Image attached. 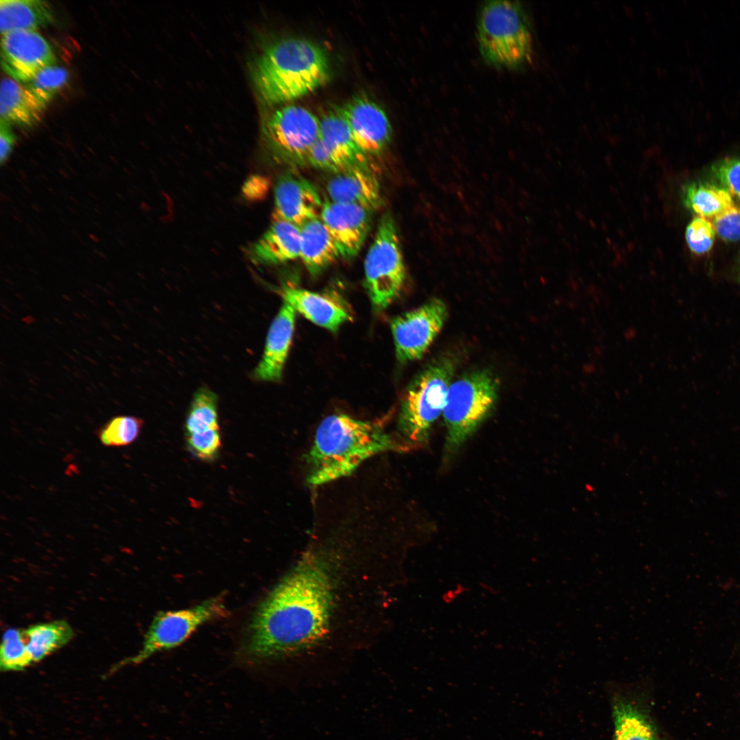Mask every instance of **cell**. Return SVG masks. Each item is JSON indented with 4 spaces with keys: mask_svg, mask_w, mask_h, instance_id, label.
Instances as JSON below:
<instances>
[{
    "mask_svg": "<svg viewBox=\"0 0 740 740\" xmlns=\"http://www.w3.org/2000/svg\"><path fill=\"white\" fill-rule=\"evenodd\" d=\"M397 565L340 543L312 544L259 604L245 631L248 662L308 663L384 615Z\"/></svg>",
    "mask_w": 740,
    "mask_h": 740,
    "instance_id": "cell-1",
    "label": "cell"
},
{
    "mask_svg": "<svg viewBox=\"0 0 740 740\" xmlns=\"http://www.w3.org/2000/svg\"><path fill=\"white\" fill-rule=\"evenodd\" d=\"M405 449L378 425L343 414L329 415L317 427L306 456L307 482L319 486L333 482L374 455Z\"/></svg>",
    "mask_w": 740,
    "mask_h": 740,
    "instance_id": "cell-2",
    "label": "cell"
},
{
    "mask_svg": "<svg viewBox=\"0 0 740 740\" xmlns=\"http://www.w3.org/2000/svg\"><path fill=\"white\" fill-rule=\"evenodd\" d=\"M330 75L325 51L301 38H288L271 44L258 56L253 69L259 95L271 105L314 92L328 81Z\"/></svg>",
    "mask_w": 740,
    "mask_h": 740,
    "instance_id": "cell-3",
    "label": "cell"
},
{
    "mask_svg": "<svg viewBox=\"0 0 740 740\" xmlns=\"http://www.w3.org/2000/svg\"><path fill=\"white\" fill-rule=\"evenodd\" d=\"M476 33L480 53L489 65L516 69L531 60V32L519 1H485L479 10Z\"/></svg>",
    "mask_w": 740,
    "mask_h": 740,
    "instance_id": "cell-4",
    "label": "cell"
},
{
    "mask_svg": "<svg viewBox=\"0 0 740 740\" xmlns=\"http://www.w3.org/2000/svg\"><path fill=\"white\" fill-rule=\"evenodd\" d=\"M498 382L486 369L466 373L452 382L443 410L447 428L445 455H454L495 406Z\"/></svg>",
    "mask_w": 740,
    "mask_h": 740,
    "instance_id": "cell-5",
    "label": "cell"
},
{
    "mask_svg": "<svg viewBox=\"0 0 740 740\" xmlns=\"http://www.w3.org/2000/svg\"><path fill=\"white\" fill-rule=\"evenodd\" d=\"M455 369L449 357L434 360L408 385L401 403L398 428L408 444H421L443 413Z\"/></svg>",
    "mask_w": 740,
    "mask_h": 740,
    "instance_id": "cell-6",
    "label": "cell"
},
{
    "mask_svg": "<svg viewBox=\"0 0 740 740\" xmlns=\"http://www.w3.org/2000/svg\"><path fill=\"white\" fill-rule=\"evenodd\" d=\"M365 280L374 309H386L399 295L406 269L396 225L391 214H384L366 255Z\"/></svg>",
    "mask_w": 740,
    "mask_h": 740,
    "instance_id": "cell-7",
    "label": "cell"
},
{
    "mask_svg": "<svg viewBox=\"0 0 740 740\" xmlns=\"http://www.w3.org/2000/svg\"><path fill=\"white\" fill-rule=\"evenodd\" d=\"M263 141L270 158L288 166L307 164L309 151L320 136V119L297 105L282 106L264 122Z\"/></svg>",
    "mask_w": 740,
    "mask_h": 740,
    "instance_id": "cell-8",
    "label": "cell"
},
{
    "mask_svg": "<svg viewBox=\"0 0 740 740\" xmlns=\"http://www.w3.org/2000/svg\"><path fill=\"white\" fill-rule=\"evenodd\" d=\"M227 614L223 600L219 596L190 608L160 612L151 621L138 654L123 660L119 665L140 663L157 652L174 648L202 625Z\"/></svg>",
    "mask_w": 740,
    "mask_h": 740,
    "instance_id": "cell-9",
    "label": "cell"
},
{
    "mask_svg": "<svg viewBox=\"0 0 740 740\" xmlns=\"http://www.w3.org/2000/svg\"><path fill=\"white\" fill-rule=\"evenodd\" d=\"M447 317L445 302L432 298L393 318L391 328L398 361L406 363L421 358L442 330Z\"/></svg>",
    "mask_w": 740,
    "mask_h": 740,
    "instance_id": "cell-10",
    "label": "cell"
},
{
    "mask_svg": "<svg viewBox=\"0 0 740 740\" xmlns=\"http://www.w3.org/2000/svg\"><path fill=\"white\" fill-rule=\"evenodd\" d=\"M56 62L48 41L34 30H14L2 35L1 64L15 81L27 84L45 67Z\"/></svg>",
    "mask_w": 740,
    "mask_h": 740,
    "instance_id": "cell-11",
    "label": "cell"
},
{
    "mask_svg": "<svg viewBox=\"0 0 740 740\" xmlns=\"http://www.w3.org/2000/svg\"><path fill=\"white\" fill-rule=\"evenodd\" d=\"M338 108L360 149L368 156L380 154L392 135L384 110L375 101L363 97L354 99Z\"/></svg>",
    "mask_w": 740,
    "mask_h": 740,
    "instance_id": "cell-12",
    "label": "cell"
},
{
    "mask_svg": "<svg viewBox=\"0 0 740 740\" xmlns=\"http://www.w3.org/2000/svg\"><path fill=\"white\" fill-rule=\"evenodd\" d=\"M323 204L312 182L302 176L286 172L279 177L275 185L273 219L300 227L320 217Z\"/></svg>",
    "mask_w": 740,
    "mask_h": 740,
    "instance_id": "cell-13",
    "label": "cell"
},
{
    "mask_svg": "<svg viewBox=\"0 0 740 740\" xmlns=\"http://www.w3.org/2000/svg\"><path fill=\"white\" fill-rule=\"evenodd\" d=\"M371 213L356 205L323 202L319 218L343 258H352L359 252L369 230Z\"/></svg>",
    "mask_w": 740,
    "mask_h": 740,
    "instance_id": "cell-14",
    "label": "cell"
},
{
    "mask_svg": "<svg viewBox=\"0 0 740 740\" xmlns=\"http://www.w3.org/2000/svg\"><path fill=\"white\" fill-rule=\"evenodd\" d=\"M326 191L329 201L359 206L371 212L382 204L380 183L369 165L353 166L333 174Z\"/></svg>",
    "mask_w": 740,
    "mask_h": 740,
    "instance_id": "cell-15",
    "label": "cell"
},
{
    "mask_svg": "<svg viewBox=\"0 0 740 740\" xmlns=\"http://www.w3.org/2000/svg\"><path fill=\"white\" fill-rule=\"evenodd\" d=\"M295 321V310L284 301L270 326L262 359L254 371L256 379L273 382L281 378L292 341Z\"/></svg>",
    "mask_w": 740,
    "mask_h": 740,
    "instance_id": "cell-16",
    "label": "cell"
},
{
    "mask_svg": "<svg viewBox=\"0 0 740 740\" xmlns=\"http://www.w3.org/2000/svg\"><path fill=\"white\" fill-rule=\"evenodd\" d=\"M284 301L312 323L332 332L337 331L352 315L338 299L292 286L282 289Z\"/></svg>",
    "mask_w": 740,
    "mask_h": 740,
    "instance_id": "cell-17",
    "label": "cell"
},
{
    "mask_svg": "<svg viewBox=\"0 0 740 740\" xmlns=\"http://www.w3.org/2000/svg\"><path fill=\"white\" fill-rule=\"evenodd\" d=\"M254 264L269 265L299 258L300 228L289 222L273 221L269 228L247 249Z\"/></svg>",
    "mask_w": 740,
    "mask_h": 740,
    "instance_id": "cell-18",
    "label": "cell"
},
{
    "mask_svg": "<svg viewBox=\"0 0 740 740\" xmlns=\"http://www.w3.org/2000/svg\"><path fill=\"white\" fill-rule=\"evenodd\" d=\"M46 106L19 82L9 77L1 79L0 121L10 125L31 128L40 122Z\"/></svg>",
    "mask_w": 740,
    "mask_h": 740,
    "instance_id": "cell-19",
    "label": "cell"
},
{
    "mask_svg": "<svg viewBox=\"0 0 740 740\" xmlns=\"http://www.w3.org/2000/svg\"><path fill=\"white\" fill-rule=\"evenodd\" d=\"M300 256L308 271L318 275L338 259L341 253L321 221L312 219L300 227Z\"/></svg>",
    "mask_w": 740,
    "mask_h": 740,
    "instance_id": "cell-20",
    "label": "cell"
},
{
    "mask_svg": "<svg viewBox=\"0 0 740 740\" xmlns=\"http://www.w3.org/2000/svg\"><path fill=\"white\" fill-rule=\"evenodd\" d=\"M613 740H661L647 709L625 697L615 699L613 705Z\"/></svg>",
    "mask_w": 740,
    "mask_h": 740,
    "instance_id": "cell-21",
    "label": "cell"
},
{
    "mask_svg": "<svg viewBox=\"0 0 740 740\" xmlns=\"http://www.w3.org/2000/svg\"><path fill=\"white\" fill-rule=\"evenodd\" d=\"M320 139L349 166L368 165V156L358 147L339 108L320 118Z\"/></svg>",
    "mask_w": 740,
    "mask_h": 740,
    "instance_id": "cell-22",
    "label": "cell"
},
{
    "mask_svg": "<svg viewBox=\"0 0 740 740\" xmlns=\"http://www.w3.org/2000/svg\"><path fill=\"white\" fill-rule=\"evenodd\" d=\"M53 21L50 5L38 0H1V35L14 30H34Z\"/></svg>",
    "mask_w": 740,
    "mask_h": 740,
    "instance_id": "cell-23",
    "label": "cell"
},
{
    "mask_svg": "<svg viewBox=\"0 0 740 740\" xmlns=\"http://www.w3.org/2000/svg\"><path fill=\"white\" fill-rule=\"evenodd\" d=\"M21 632L32 664L64 646L74 637L73 628L64 620L34 624L21 629Z\"/></svg>",
    "mask_w": 740,
    "mask_h": 740,
    "instance_id": "cell-24",
    "label": "cell"
},
{
    "mask_svg": "<svg viewBox=\"0 0 740 740\" xmlns=\"http://www.w3.org/2000/svg\"><path fill=\"white\" fill-rule=\"evenodd\" d=\"M685 206L699 217L711 220L735 203L732 197L719 186L693 182L683 192Z\"/></svg>",
    "mask_w": 740,
    "mask_h": 740,
    "instance_id": "cell-25",
    "label": "cell"
},
{
    "mask_svg": "<svg viewBox=\"0 0 740 740\" xmlns=\"http://www.w3.org/2000/svg\"><path fill=\"white\" fill-rule=\"evenodd\" d=\"M218 398L207 388H201L194 394L185 421V435L220 429L218 419Z\"/></svg>",
    "mask_w": 740,
    "mask_h": 740,
    "instance_id": "cell-26",
    "label": "cell"
},
{
    "mask_svg": "<svg viewBox=\"0 0 740 740\" xmlns=\"http://www.w3.org/2000/svg\"><path fill=\"white\" fill-rule=\"evenodd\" d=\"M143 421L132 416H118L111 419L98 432L101 443L109 447L127 445L138 437Z\"/></svg>",
    "mask_w": 740,
    "mask_h": 740,
    "instance_id": "cell-27",
    "label": "cell"
},
{
    "mask_svg": "<svg viewBox=\"0 0 740 740\" xmlns=\"http://www.w3.org/2000/svg\"><path fill=\"white\" fill-rule=\"evenodd\" d=\"M69 78L66 69L54 64L39 71L25 87L47 106L66 85Z\"/></svg>",
    "mask_w": 740,
    "mask_h": 740,
    "instance_id": "cell-28",
    "label": "cell"
},
{
    "mask_svg": "<svg viewBox=\"0 0 740 740\" xmlns=\"http://www.w3.org/2000/svg\"><path fill=\"white\" fill-rule=\"evenodd\" d=\"M32 665L27 653L21 629L10 628L3 635L0 665L4 671H20Z\"/></svg>",
    "mask_w": 740,
    "mask_h": 740,
    "instance_id": "cell-29",
    "label": "cell"
},
{
    "mask_svg": "<svg viewBox=\"0 0 740 740\" xmlns=\"http://www.w3.org/2000/svg\"><path fill=\"white\" fill-rule=\"evenodd\" d=\"M188 449L199 460L212 463L219 458L222 447L220 429L185 435Z\"/></svg>",
    "mask_w": 740,
    "mask_h": 740,
    "instance_id": "cell-30",
    "label": "cell"
},
{
    "mask_svg": "<svg viewBox=\"0 0 740 740\" xmlns=\"http://www.w3.org/2000/svg\"><path fill=\"white\" fill-rule=\"evenodd\" d=\"M715 230L712 222L702 217H695L686 229L685 238L690 250L696 254L708 252L714 243Z\"/></svg>",
    "mask_w": 740,
    "mask_h": 740,
    "instance_id": "cell-31",
    "label": "cell"
},
{
    "mask_svg": "<svg viewBox=\"0 0 740 740\" xmlns=\"http://www.w3.org/2000/svg\"><path fill=\"white\" fill-rule=\"evenodd\" d=\"M719 186L732 197L740 199V158L728 157L717 161L711 169Z\"/></svg>",
    "mask_w": 740,
    "mask_h": 740,
    "instance_id": "cell-32",
    "label": "cell"
},
{
    "mask_svg": "<svg viewBox=\"0 0 740 740\" xmlns=\"http://www.w3.org/2000/svg\"><path fill=\"white\" fill-rule=\"evenodd\" d=\"M307 164L332 174L339 173L351 167L334 155L320 138L315 142L309 151Z\"/></svg>",
    "mask_w": 740,
    "mask_h": 740,
    "instance_id": "cell-33",
    "label": "cell"
},
{
    "mask_svg": "<svg viewBox=\"0 0 740 740\" xmlns=\"http://www.w3.org/2000/svg\"><path fill=\"white\" fill-rule=\"evenodd\" d=\"M715 232L726 241L740 240V206L735 204L728 210L710 220Z\"/></svg>",
    "mask_w": 740,
    "mask_h": 740,
    "instance_id": "cell-34",
    "label": "cell"
},
{
    "mask_svg": "<svg viewBox=\"0 0 740 740\" xmlns=\"http://www.w3.org/2000/svg\"><path fill=\"white\" fill-rule=\"evenodd\" d=\"M16 136L11 126L0 121V162L3 164L8 160L16 143Z\"/></svg>",
    "mask_w": 740,
    "mask_h": 740,
    "instance_id": "cell-35",
    "label": "cell"
},
{
    "mask_svg": "<svg viewBox=\"0 0 740 740\" xmlns=\"http://www.w3.org/2000/svg\"><path fill=\"white\" fill-rule=\"evenodd\" d=\"M269 180L260 175H254L249 177L243 187V192L247 197L258 199L265 195L269 190Z\"/></svg>",
    "mask_w": 740,
    "mask_h": 740,
    "instance_id": "cell-36",
    "label": "cell"
}]
</instances>
